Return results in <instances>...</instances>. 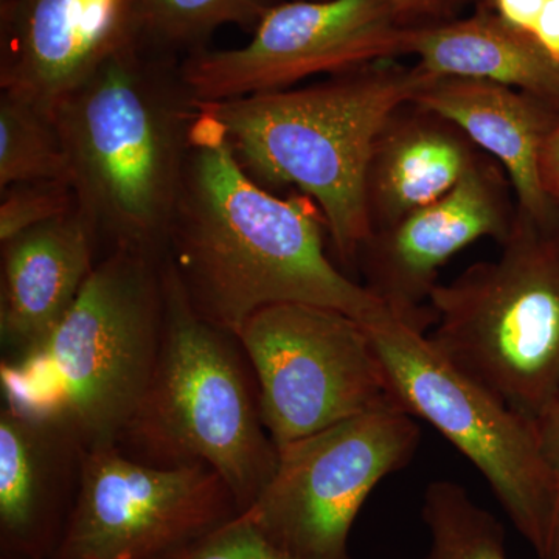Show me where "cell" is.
<instances>
[{"instance_id":"cell-1","label":"cell","mask_w":559,"mask_h":559,"mask_svg":"<svg viewBox=\"0 0 559 559\" xmlns=\"http://www.w3.org/2000/svg\"><path fill=\"white\" fill-rule=\"evenodd\" d=\"M325 218L297 191L255 182L226 135L198 106L167 257L194 310L237 336L250 316L280 304L333 308L369 323L389 314L325 250Z\"/></svg>"},{"instance_id":"cell-23","label":"cell","mask_w":559,"mask_h":559,"mask_svg":"<svg viewBox=\"0 0 559 559\" xmlns=\"http://www.w3.org/2000/svg\"><path fill=\"white\" fill-rule=\"evenodd\" d=\"M164 559H289L240 513Z\"/></svg>"},{"instance_id":"cell-15","label":"cell","mask_w":559,"mask_h":559,"mask_svg":"<svg viewBox=\"0 0 559 559\" xmlns=\"http://www.w3.org/2000/svg\"><path fill=\"white\" fill-rule=\"evenodd\" d=\"M412 102L454 121L499 162L521 213L540 226L559 223V207L544 190L539 168L544 145L559 127L557 109L492 81L448 75L433 76Z\"/></svg>"},{"instance_id":"cell-4","label":"cell","mask_w":559,"mask_h":559,"mask_svg":"<svg viewBox=\"0 0 559 559\" xmlns=\"http://www.w3.org/2000/svg\"><path fill=\"white\" fill-rule=\"evenodd\" d=\"M164 259L116 250L98 260L57 329L2 359L3 406L64 430L84 451L119 444L159 355Z\"/></svg>"},{"instance_id":"cell-5","label":"cell","mask_w":559,"mask_h":559,"mask_svg":"<svg viewBox=\"0 0 559 559\" xmlns=\"http://www.w3.org/2000/svg\"><path fill=\"white\" fill-rule=\"evenodd\" d=\"M162 274L159 355L119 447L150 465L204 463L226 481L242 513L278 463L252 367L235 334L194 310L167 257Z\"/></svg>"},{"instance_id":"cell-17","label":"cell","mask_w":559,"mask_h":559,"mask_svg":"<svg viewBox=\"0 0 559 559\" xmlns=\"http://www.w3.org/2000/svg\"><path fill=\"white\" fill-rule=\"evenodd\" d=\"M484 154L454 121L403 103L378 132L364 175L370 235L450 193Z\"/></svg>"},{"instance_id":"cell-11","label":"cell","mask_w":559,"mask_h":559,"mask_svg":"<svg viewBox=\"0 0 559 559\" xmlns=\"http://www.w3.org/2000/svg\"><path fill=\"white\" fill-rule=\"evenodd\" d=\"M409 33L392 0H280L248 44L190 55L182 75L198 102L285 91L319 73L407 57Z\"/></svg>"},{"instance_id":"cell-25","label":"cell","mask_w":559,"mask_h":559,"mask_svg":"<svg viewBox=\"0 0 559 559\" xmlns=\"http://www.w3.org/2000/svg\"><path fill=\"white\" fill-rule=\"evenodd\" d=\"M471 0H392L396 20L407 32L425 31L462 17Z\"/></svg>"},{"instance_id":"cell-2","label":"cell","mask_w":559,"mask_h":559,"mask_svg":"<svg viewBox=\"0 0 559 559\" xmlns=\"http://www.w3.org/2000/svg\"><path fill=\"white\" fill-rule=\"evenodd\" d=\"M53 117L76 212L98 245L164 259L198 117L182 60L132 44Z\"/></svg>"},{"instance_id":"cell-18","label":"cell","mask_w":559,"mask_h":559,"mask_svg":"<svg viewBox=\"0 0 559 559\" xmlns=\"http://www.w3.org/2000/svg\"><path fill=\"white\" fill-rule=\"evenodd\" d=\"M407 57L437 76H466L513 87L559 112V68L521 33L477 7L469 16L409 33Z\"/></svg>"},{"instance_id":"cell-9","label":"cell","mask_w":559,"mask_h":559,"mask_svg":"<svg viewBox=\"0 0 559 559\" xmlns=\"http://www.w3.org/2000/svg\"><path fill=\"white\" fill-rule=\"evenodd\" d=\"M421 430L388 407L278 448L274 476L246 518L289 559H352L348 539L373 489L409 465Z\"/></svg>"},{"instance_id":"cell-13","label":"cell","mask_w":559,"mask_h":559,"mask_svg":"<svg viewBox=\"0 0 559 559\" xmlns=\"http://www.w3.org/2000/svg\"><path fill=\"white\" fill-rule=\"evenodd\" d=\"M140 40L138 0H0V91L55 116Z\"/></svg>"},{"instance_id":"cell-28","label":"cell","mask_w":559,"mask_h":559,"mask_svg":"<svg viewBox=\"0 0 559 559\" xmlns=\"http://www.w3.org/2000/svg\"><path fill=\"white\" fill-rule=\"evenodd\" d=\"M2 559H10V558H2Z\"/></svg>"},{"instance_id":"cell-27","label":"cell","mask_w":559,"mask_h":559,"mask_svg":"<svg viewBox=\"0 0 559 559\" xmlns=\"http://www.w3.org/2000/svg\"><path fill=\"white\" fill-rule=\"evenodd\" d=\"M539 168L544 190L559 207V127L544 145Z\"/></svg>"},{"instance_id":"cell-8","label":"cell","mask_w":559,"mask_h":559,"mask_svg":"<svg viewBox=\"0 0 559 559\" xmlns=\"http://www.w3.org/2000/svg\"><path fill=\"white\" fill-rule=\"evenodd\" d=\"M237 337L277 448L367 412L400 407L369 329L353 316L318 305H272L250 316Z\"/></svg>"},{"instance_id":"cell-7","label":"cell","mask_w":559,"mask_h":559,"mask_svg":"<svg viewBox=\"0 0 559 559\" xmlns=\"http://www.w3.org/2000/svg\"><path fill=\"white\" fill-rule=\"evenodd\" d=\"M401 409L425 419L476 466L538 559H559V477L535 419L511 409L392 314L366 323Z\"/></svg>"},{"instance_id":"cell-20","label":"cell","mask_w":559,"mask_h":559,"mask_svg":"<svg viewBox=\"0 0 559 559\" xmlns=\"http://www.w3.org/2000/svg\"><path fill=\"white\" fill-rule=\"evenodd\" d=\"M421 518L429 532L425 559H510L502 522L455 481H430Z\"/></svg>"},{"instance_id":"cell-16","label":"cell","mask_w":559,"mask_h":559,"mask_svg":"<svg viewBox=\"0 0 559 559\" xmlns=\"http://www.w3.org/2000/svg\"><path fill=\"white\" fill-rule=\"evenodd\" d=\"M2 245L3 359L24 356L57 329L97 266V237L79 212L21 231Z\"/></svg>"},{"instance_id":"cell-10","label":"cell","mask_w":559,"mask_h":559,"mask_svg":"<svg viewBox=\"0 0 559 559\" xmlns=\"http://www.w3.org/2000/svg\"><path fill=\"white\" fill-rule=\"evenodd\" d=\"M240 513L226 481L204 463L157 466L119 444L92 448L50 559H164Z\"/></svg>"},{"instance_id":"cell-19","label":"cell","mask_w":559,"mask_h":559,"mask_svg":"<svg viewBox=\"0 0 559 559\" xmlns=\"http://www.w3.org/2000/svg\"><path fill=\"white\" fill-rule=\"evenodd\" d=\"M280 0H138L140 39L180 60L207 49L213 33L237 25L252 35Z\"/></svg>"},{"instance_id":"cell-6","label":"cell","mask_w":559,"mask_h":559,"mask_svg":"<svg viewBox=\"0 0 559 559\" xmlns=\"http://www.w3.org/2000/svg\"><path fill=\"white\" fill-rule=\"evenodd\" d=\"M428 340L511 409L536 419L559 389V223L516 209L496 260L437 285Z\"/></svg>"},{"instance_id":"cell-14","label":"cell","mask_w":559,"mask_h":559,"mask_svg":"<svg viewBox=\"0 0 559 559\" xmlns=\"http://www.w3.org/2000/svg\"><path fill=\"white\" fill-rule=\"evenodd\" d=\"M84 450L64 430L0 412V554L50 559L79 491Z\"/></svg>"},{"instance_id":"cell-24","label":"cell","mask_w":559,"mask_h":559,"mask_svg":"<svg viewBox=\"0 0 559 559\" xmlns=\"http://www.w3.org/2000/svg\"><path fill=\"white\" fill-rule=\"evenodd\" d=\"M477 7L532 40L559 68V0H477Z\"/></svg>"},{"instance_id":"cell-26","label":"cell","mask_w":559,"mask_h":559,"mask_svg":"<svg viewBox=\"0 0 559 559\" xmlns=\"http://www.w3.org/2000/svg\"><path fill=\"white\" fill-rule=\"evenodd\" d=\"M535 423L544 455L559 477V389Z\"/></svg>"},{"instance_id":"cell-3","label":"cell","mask_w":559,"mask_h":559,"mask_svg":"<svg viewBox=\"0 0 559 559\" xmlns=\"http://www.w3.org/2000/svg\"><path fill=\"white\" fill-rule=\"evenodd\" d=\"M432 73L380 60L307 87L198 102L219 124L235 157L264 189L296 187L325 218L334 253L358 266L370 237L364 175L382 124Z\"/></svg>"},{"instance_id":"cell-22","label":"cell","mask_w":559,"mask_h":559,"mask_svg":"<svg viewBox=\"0 0 559 559\" xmlns=\"http://www.w3.org/2000/svg\"><path fill=\"white\" fill-rule=\"evenodd\" d=\"M75 210V193L64 180L21 182L0 189V242Z\"/></svg>"},{"instance_id":"cell-12","label":"cell","mask_w":559,"mask_h":559,"mask_svg":"<svg viewBox=\"0 0 559 559\" xmlns=\"http://www.w3.org/2000/svg\"><path fill=\"white\" fill-rule=\"evenodd\" d=\"M511 190L499 162L484 154L450 193L367 238L356 266L364 288L393 318L426 333L436 322L429 301L441 267L481 238L500 245L509 237L516 218Z\"/></svg>"},{"instance_id":"cell-21","label":"cell","mask_w":559,"mask_h":559,"mask_svg":"<svg viewBox=\"0 0 559 559\" xmlns=\"http://www.w3.org/2000/svg\"><path fill=\"white\" fill-rule=\"evenodd\" d=\"M64 180L68 157L55 117L32 103L0 94V189L21 182Z\"/></svg>"}]
</instances>
